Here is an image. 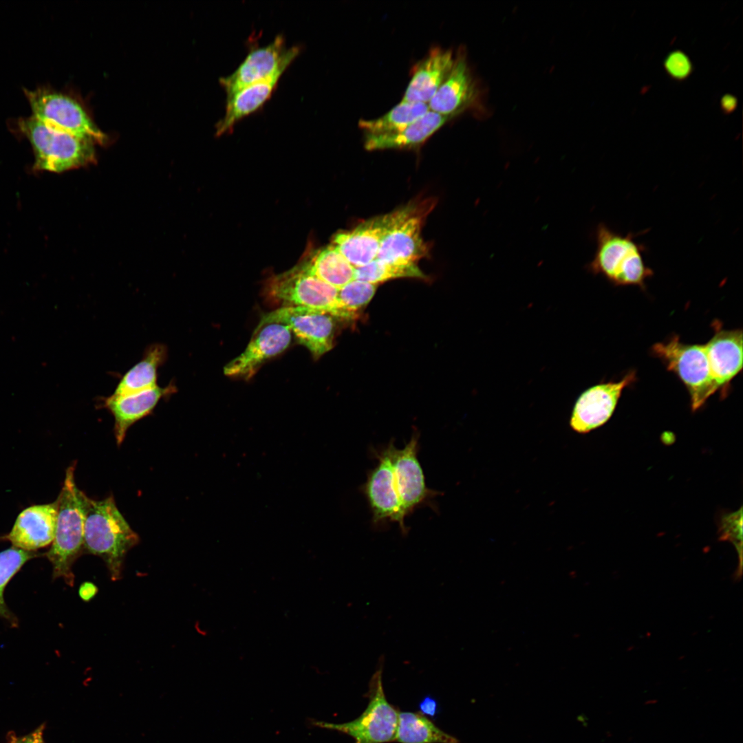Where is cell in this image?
<instances>
[{
    "label": "cell",
    "mask_w": 743,
    "mask_h": 743,
    "mask_svg": "<svg viewBox=\"0 0 743 743\" xmlns=\"http://www.w3.org/2000/svg\"><path fill=\"white\" fill-rule=\"evenodd\" d=\"M38 555L14 546L0 552V618L6 619L12 627L17 626L18 620L5 603V588L28 561Z\"/></svg>",
    "instance_id": "f546056e"
},
{
    "label": "cell",
    "mask_w": 743,
    "mask_h": 743,
    "mask_svg": "<svg viewBox=\"0 0 743 743\" xmlns=\"http://www.w3.org/2000/svg\"><path fill=\"white\" fill-rule=\"evenodd\" d=\"M292 332L280 323H259L246 349L224 367L230 377L251 378L268 359L283 352L290 344Z\"/></svg>",
    "instance_id": "9a60e30c"
},
{
    "label": "cell",
    "mask_w": 743,
    "mask_h": 743,
    "mask_svg": "<svg viewBox=\"0 0 743 743\" xmlns=\"http://www.w3.org/2000/svg\"><path fill=\"white\" fill-rule=\"evenodd\" d=\"M715 334L704 344L713 381L722 396L742 369V330H724L715 322Z\"/></svg>",
    "instance_id": "ac0fdd59"
},
{
    "label": "cell",
    "mask_w": 743,
    "mask_h": 743,
    "mask_svg": "<svg viewBox=\"0 0 743 743\" xmlns=\"http://www.w3.org/2000/svg\"><path fill=\"white\" fill-rule=\"evenodd\" d=\"M334 318L329 313L307 308L281 307L264 314L259 323L286 325L298 342L317 358L333 347Z\"/></svg>",
    "instance_id": "7c38bea8"
},
{
    "label": "cell",
    "mask_w": 743,
    "mask_h": 743,
    "mask_svg": "<svg viewBox=\"0 0 743 743\" xmlns=\"http://www.w3.org/2000/svg\"><path fill=\"white\" fill-rule=\"evenodd\" d=\"M663 67L667 74L677 80L687 78L693 69L689 56L680 50L671 51L663 61Z\"/></svg>",
    "instance_id": "1f68e13d"
},
{
    "label": "cell",
    "mask_w": 743,
    "mask_h": 743,
    "mask_svg": "<svg viewBox=\"0 0 743 743\" xmlns=\"http://www.w3.org/2000/svg\"><path fill=\"white\" fill-rule=\"evenodd\" d=\"M19 128L32 146L34 166L39 170L62 172L95 160L93 143L50 127L33 116L21 119Z\"/></svg>",
    "instance_id": "277c9868"
},
{
    "label": "cell",
    "mask_w": 743,
    "mask_h": 743,
    "mask_svg": "<svg viewBox=\"0 0 743 743\" xmlns=\"http://www.w3.org/2000/svg\"><path fill=\"white\" fill-rule=\"evenodd\" d=\"M394 741L400 743H460L420 712H399Z\"/></svg>",
    "instance_id": "484cf974"
},
{
    "label": "cell",
    "mask_w": 743,
    "mask_h": 743,
    "mask_svg": "<svg viewBox=\"0 0 743 743\" xmlns=\"http://www.w3.org/2000/svg\"><path fill=\"white\" fill-rule=\"evenodd\" d=\"M172 382L165 387L157 386L151 389L124 396H109L103 399V407L114 419V433L120 445L129 428L137 421L149 415L160 402L176 392Z\"/></svg>",
    "instance_id": "ffe728a7"
},
{
    "label": "cell",
    "mask_w": 743,
    "mask_h": 743,
    "mask_svg": "<svg viewBox=\"0 0 743 743\" xmlns=\"http://www.w3.org/2000/svg\"><path fill=\"white\" fill-rule=\"evenodd\" d=\"M428 103L401 100L385 114L374 119H360L358 127L365 135H380L399 131L429 111Z\"/></svg>",
    "instance_id": "4316f807"
},
{
    "label": "cell",
    "mask_w": 743,
    "mask_h": 743,
    "mask_svg": "<svg viewBox=\"0 0 743 743\" xmlns=\"http://www.w3.org/2000/svg\"><path fill=\"white\" fill-rule=\"evenodd\" d=\"M742 507L739 510L724 515L720 520L719 526L720 538L722 540L731 541L735 547L740 557V563L742 560Z\"/></svg>",
    "instance_id": "4dcf8cb0"
},
{
    "label": "cell",
    "mask_w": 743,
    "mask_h": 743,
    "mask_svg": "<svg viewBox=\"0 0 743 743\" xmlns=\"http://www.w3.org/2000/svg\"><path fill=\"white\" fill-rule=\"evenodd\" d=\"M299 52L298 46L287 48L283 36L278 35L268 45L250 50L233 74L219 79L220 85L228 96L244 87L283 74Z\"/></svg>",
    "instance_id": "8fae6325"
},
{
    "label": "cell",
    "mask_w": 743,
    "mask_h": 743,
    "mask_svg": "<svg viewBox=\"0 0 743 743\" xmlns=\"http://www.w3.org/2000/svg\"><path fill=\"white\" fill-rule=\"evenodd\" d=\"M98 592V588L91 582L83 583L78 590L80 597L85 601L91 600Z\"/></svg>",
    "instance_id": "d590c367"
},
{
    "label": "cell",
    "mask_w": 743,
    "mask_h": 743,
    "mask_svg": "<svg viewBox=\"0 0 743 743\" xmlns=\"http://www.w3.org/2000/svg\"><path fill=\"white\" fill-rule=\"evenodd\" d=\"M737 98L733 94H726L720 98V108L725 114H731L737 106Z\"/></svg>",
    "instance_id": "e575fe53"
},
{
    "label": "cell",
    "mask_w": 743,
    "mask_h": 743,
    "mask_svg": "<svg viewBox=\"0 0 743 743\" xmlns=\"http://www.w3.org/2000/svg\"><path fill=\"white\" fill-rule=\"evenodd\" d=\"M453 118L429 110L420 118L399 131L380 135H365L364 146L369 151L416 148L425 142Z\"/></svg>",
    "instance_id": "7402d4cb"
},
{
    "label": "cell",
    "mask_w": 743,
    "mask_h": 743,
    "mask_svg": "<svg viewBox=\"0 0 743 743\" xmlns=\"http://www.w3.org/2000/svg\"><path fill=\"white\" fill-rule=\"evenodd\" d=\"M138 542V535L120 512L112 495L102 500L88 497L84 550L103 559L113 581L121 578L125 557Z\"/></svg>",
    "instance_id": "7a4b0ae2"
},
{
    "label": "cell",
    "mask_w": 743,
    "mask_h": 743,
    "mask_svg": "<svg viewBox=\"0 0 743 743\" xmlns=\"http://www.w3.org/2000/svg\"><path fill=\"white\" fill-rule=\"evenodd\" d=\"M479 96L466 54L460 50L449 76L428 105L431 111L454 118L478 105Z\"/></svg>",
    "instance_id": "2e32d148"
},
{
    "label": "cell",
    "mask_w": 743,
    "mask_h": 743,
    "mask_svg": "<svg viewBox=\"0 0 743 743\" xmlns=\"http://www.w3.org/2000/svg\"><path fill=\"white\" fill-rule=\"evenodd\" d=\"M652 353L666 365L683 383L690 396L693 411L700 409L718 391L713 380L704 345L686 344L678 336L666 342L656 343Z\"/></svg>",
    "instance_id": "8992f818"
},
{
    "label": "cell",
    "mask_w": 743,
    "mask_h": 743,
    "mask_svg": "<svg viewBox=\"0 0 743 743\" xmlns=\"http://www.w3.org/2000/svg\"><path fill=\"white\" fill-rule=\"evenodd\" d=\"M391 442V440L379 451L374 449L378 462L368 473L362 490L372 514L373 524L380 526L387 521L396 522L402 534L407 535L408 528L405 524L407 515L394 485Z\"/></svg>",
    "instance_id": "30bf717a"
},
{
    "label": "cell",
    "mask_w": 743,
    "mask_h": 743,
    "mask_svg": "<svg viewBox=\"0 0 743 743\" xmlns=\"http://www.w3.org/2000/svg\"><path fill=\"white\" fill-rule=\"evenodd\" d=\"M393 219V212L364 221L354 228L337 233L332 244L355 268L377 258L381 241Z\"/></svg>",
    "instance_id": "e0dca14e"
},
{
    "label": "cell",
    "mask_w": 743,
    "mask_h": 743,
    "mask_svg": "<svg viewBox=\"0 0 743 743\" xmlns=\"http://www.w3.org/2000/svg\"><path fill=\"white\" fill-rule=\"evenodd\" d=\"M431 208L411 204L393 212L377 259L398 264H416L427 253L421 236L422 226Z\"/></svg>",
    "instance_id": "9c48e42d"
},
{
    "label": "cell",
    "mask_w": 743,
    "mask_h": 743,
    "mask_svg": "<svg viewBox=\"0 0 743 743\" xmlns=\"http://www.w3.org/2000/svg\"><path fill=\"white\" fill-rule=\"evenodd\" d=\"M378 285L354 279L338 290L336 317L352 319L373 298Z\"/></svg>",
    "instance_id": "83f0119b"
},
{
    "label": "cell",
    "mask_w": 743,
    "mask_h": 743,
    "mask_svg": "<svg viewBox=\"0 0 743 743\" xmlns=\"http://www.w3.org/2000/svg\"><path fill=\"white\" fill-rule=\"evenodd\" d=\"M423 278L424 274L417 264H398L380 261L355 268L354 279L378 286V283L398 278Z\"/></svg>",
    "instance_id": "f1b7e54d"
},
{
    "label": "cell",
    "mask_w": 743,
    "mask_h": 743,
    "mask_svg": "<svg viewBox=\"0 0 743 743\" xmlns=\"http://www.w3.org/2000/svg\"><path fill=\"white\" fill-rule=\"evenodd\" d=\"M637 235H623L600 223L595 232L596 249L587 270L615 286H636L644 290L654 271L645 262V246L634 240Z\"/></svg>",
    "instance_id": "3957f363"
},
{
    "label": "cell",
    "mask_w": 743,
    "mask_h": 743,
    "mask_svg": "<svg viewBox=\"0 0 743 743\" xmlns=\"http://www.w3.org/2000/svg\"><path fill=\"white\" fill-rule=\"evenodd\" d=\"M636 379L634 371L618 381L592 386L577 399L570 418V426L576 432L587 433L604 424L612 416L623 389Z\"/></svg>",
    "instance_id": "5bb4252c"
},
{
    "label": "cell",
    "mask_w": 743,
    "mask_h": 743,
    "mask_svg": "<svg viewBox=\"0 0 743 743\" xmlns=\"http://www.w3.org/2000/svg\"><path fill=\"white\" fill-rule=\"evenodd\" d=\"M75 463L66 470L57 498L58 512L54 540L45 554L52 565V578L73 586L72 566L84 550V528L88 497L74 480Z\"/></svg>",
    "instance_id": "6da1fadb"
},
{
    "label": "cell",
    "mask_w": 743,
    "mask_h": 743,
    "mask_svg": "<svg viewBox=\"0 0 743 743\" xmlns=\"http://www.w3.org/2000/svg\"><path fill=\"white\" fill-rule=\"evenodd\" d=\"M385 658L381 656L377 668L369 682V703L356 719L344 723H332L309 718L308 725L347 734L355 743H386L394 742L399 711L387 700L383 687L382 675Z\"/></svg>",
    "instance_id": "5b68a950"
},
{
    "label": "cell",
    "mask_w": 743,
    "mask_h": 743,
    "mask_svg": "<svg viewBox=\"0 0 743 743\" xmlns=\"http://www.w3.org/2000/svg\"><path fill=\"white\" fill-rule=\"evenodd\" d=\"M43 730V726H41L28 735L21 737H12L10 743H44Z\"/></svg>",
    "instance_id": "836d02e7"
},
{
    "label": "cell",
    "mask_w": 743,
    "mask_h": 743,
    "mask_svg": "<svg viewBox=\"0 0 743 743\" xmlns=\"http://www.w3.org/2000/svg\"><path fill=\"white\" fill-rule=\"evenodd\" d=\"M301 262L311 274L337 289L354 279L355 268L332 244L310 252Z\"/></svg>",
    "instance_id": "d4e9b609"
},
{
    "label": "cell",
    "mask_w": 743,
    "mask_h": 743,
    "mask_svg": "<svg viewBox=\"0 0 743 743\" xmlns=\"http://www.w3.org/2000/svg\"><path fill=\"white\" fill-rule=\"evenodd\" d=\"M420 435L414 433L402 449L391 442V458L396 490L405 514L409 515L418 507L430 504L440 493L429 488L419 462L418 453Z\"/></svg>",
    "instance_id": "4fadbf2b"
},
{
    "label": "cell",
    "mask_w": 743,
    "mask_h": 743,
    "mask_svg": "<svg viewBox=\"0 0 743 743\" xmlns=\"http://www.w3.org/2000/svg\"><path fill=\"white\" fill-rule=\"evenodd\" d=\"M455 61L453 51L435 46L413 67L402 100L429 103L449 76Z\"/></svg>",
    "instance_id": "44dd1931"
},
{
    "label": "cell",
    "mask_w": 743,
    "mask_h": 743,
    "mask_svg": "<svg viewBox=\"0 0 743 743\" xmlns=\"http://www.w3.org/2000/svg\"><path fill=\"white\" fill-rule=\"evenodd\" d=\"M57 512V499L52 503L30 506L18 515L11 531L1 539L25 551L45 547L54 540Z\"/></svg>",
    "instance_id": "d6986e66"
},
{
    "label": "cell",
    "mask_w": 743,
    "mask_h": 743,
    "mask_svg": "<svg viewBox=\"0 0 743 743\" xmlns=\"http://www.w3.org/2000/svg\"><path fill=\"white\" fill-rule=\"evenodd\" d=\"M337 288L311 274L300 262L292 269L271 277L265 293L281 307H303L329 313L337 312Z\"/></svg>",
    "instance_id": "52a82bcc"
},
{
    "label": "cell",
    "mask_w": 743,
    "mask_h": 743,
    "mask_svg": "<svg viewBox=\"0 0 743 743\" xmlns=\"http://www.w3.org/2000/svg\"><path fill=\"white\" fill-rule=\"evenodd\" d=\"M33 117L60 131L91 143L104 144V134L72 98L43 89L25 91Z\"/></svg>",
    "instance_id": "ba28073f"
},
{
    "label": "cell",
    "mask_w": 743,
    "mask_h": 743,
    "mask_svg": "<svg viewBox=\"0 0 743 743\" xmlns=\"http://www.w3.org/2000/svg\"><path fill=\"white\" fill-rule=\"evenodd\" d=\"M420 713L426 717L435 718L439 713L437 700L431 696H425L418 704Z\"/></svg>",
    "instance_id": "d6a6232c"
},
{
    "label": "cell",
    "mask_w": 743,
    "mask_h": 743,
    "mask_svg": "<svg viewBox=\"0 0 743 743\" xmlns=\"http://www.w3.org/2000/svg\"><path fill=\"white\" fill-rule=\"evenodd\" d=\"M167 357L168 349L164 344L155 343L148 346L141 359L121 376L111 395L124 396L158 386V369Z\"/></svg>",
    "instance_id": "cb8c5ba5"
},
{
    "label": "cell",
    "mask_w": 743,
    "mask_h": 743,
    "mask_svg": "<svg viewBox=\"0 0 743 743\" xmlns=\"http://www.w3.org/2000/svg\"><path fill=\"white\" fill-rule=\"evenodd\" d=\"M283 74L252 85L227 96L224 117L216 125V134L231 131L235 125L257 111L270 98Z\"/></svg>",
    "instance_id": "603a6c76"
}]
</instances>
